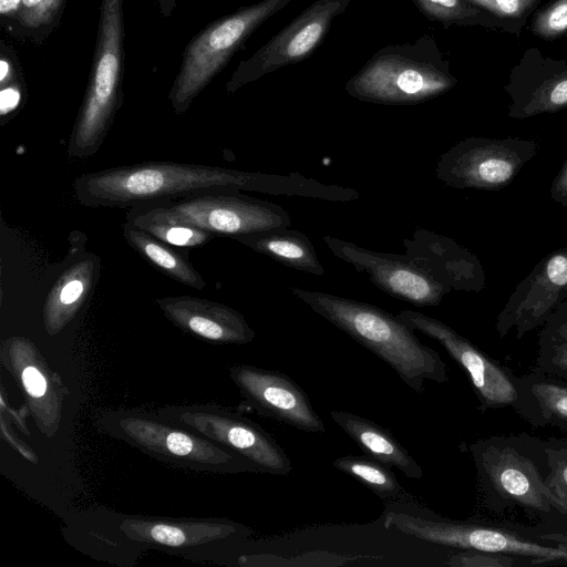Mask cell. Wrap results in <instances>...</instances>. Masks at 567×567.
Masks as SVG:
<instances>
[{"instance_id": "obj_22", "label": "cell", "mask_w": 567, "mask_h": 567, "mask_svg": "<svg viewBox=\"0 0 567 567\" xmlns=\"http://www.w3.org/2000/svg\"><path fill=\"white\" fill-rule=\"evenodd\" d=\"M121 529L134 540L168 547L195 546L250 532L234 522L184 523L144 519L125 520L122 523Z\"/></svg>"}, {"instance_id": "obj_28", "label": "cell", "mask_w": 567, "mask_h": 567, "mask_svg": "<svg viewBox=\"0 0 567 567\" xmlns=\"http://www.w3.org/2000/svg\"><path fill=\"white\" fill-rule=\"evenodd\" d=\"M567 106V72L554 75L527 96L518 100L511 111L509 116L527 118L543 113H554Z\"/></svg>"}, {"instance_id": "obj_1", "label": "cell", "mask_w": 567, "mask_h": 567, "mask_svg": "<svg viewBox=\"0 0 567 567\" xmlns=\"http://www.w3.org/2000/svg\"><path fill=\"white\" fill-rule=\"evenodd\" d=\"M307 189V178L299 173L279 175L174 162H144L85 173L73 183L79 204L93 208H133L213 192L302 197Z\"/></svg>"}, {"instance_id": "obj_18", "label": "cell", "mask_w": 567, "mask_h": 567, "mask_svg": "<svg viewBox=\"0 0 567 567\" xmlns=\"http://www.w3.org/2000/svg\"><path fill=\"white\" fill-rule=\"evenodd\" d=\"M155 303L175 326L202 339L244 344L255 338L244 316L224 303L193 296L157 298Z\"/></svg>"}, {"instance_id": "obj_4", "label": "cell", "mask_w": 567, "mask_h": 567, "mask_svg": "<svg viewBox=\"0 0 567 567\" xmlns=\"http://www.w3.org/2000/svg\"><path fill=\"white\" fill-rule=\"evenodd\" d=\"M383 525L440 546L534 558L544 565L567 564V539L558 535L533 537L514 529L437 515L415 499L386 503Z\"/></svg>"}, {"instance_id": "obj_5", "label": "cell", "mask_w": 567, "mask_h": 567, "mask_svg": "<svg viewBox=\"0 0 567 567\" xmlns=\"http://www.w3.org/2000/svg\"><path fill=\"white\" fill-rule=\"evenodd\" d=\"M124 1L101 0L89 82L68 144L70 157L95 155L123 104Z\"/></svg>"}, {"instance_id": "obj_41", "label": "cell", "mask_w": 567, "mask_h": 567, "mask_svg": "<svg viewBox=\"0 0 567 567\" xmlns=\"http://www.w3.org/2000/svg\"><path fill=\"white\" fill-rule=\"evenodd\" d=\"M163 18H169L177 7V0H152Z\"/></svg>"}, {"instance_id": "obj_37", "label": "cell", "mask_w": 567, "mask_h": 567, "mask_svg": "<svg viewBox=\"0 0 567 567\" xmlns=\"http://www.w3.org/2000/svg\"><path fill=\"white\" fill-rule=\"evenodd\" d=\"M21 378L27 392L31 396L40 398L44 395L47 391V380L37 368L27 367Z\"/></svg>"}, {"instance_id": "obj_19", "label": "cell", "mask_w": 567, "mask_h": 567, "mask_svg": "<svg viewBox=\"0 0 567 567\" xmlns=\"http://www.w3.org/2000/svg\"><path fill=\"white\" fill-rule=\"evenodd\" d=\"M99 267V259L87 254L59 275L47 295L43 308L49 333L61 330L87 300L96 282Z\"/></svg>"}, {"instance_id": "obj_15", "label": "cell", "mask_w": 567, "mask_h": 567, "mask_svg": "<svg viewBox=\"0 0 567 567\" xmlns=\"http://www.w3.org/2000/svg\"><path fill=\"white\" fill-rule=\"evenodd\" d=\"M567 299V247L548 252L516 286L496 318L501 339L512 330L517 339L544 326Z\"/></svg>"}, {"instance_id": "obj_9", "label": "cell", "mask_w": 567, "mask_h": 567, "mask_svg": "<svg viewBox=\"0 0 567 567\" xmlns=\"http://www.w3.org/2000/svg\"><path fill=\"white\" fill-rule=\"evenodd\" d=\"M538 144L522 137H466L437 159L435 175L456 189L498 190L509 185L535 157Z\"/></svg>"}, {"instance_id": "obj_35", "label": "cell", "mask_w": 567, "mask_h": 567, "mask_svg": "<svg viewBox=\"0 0 567 567\" xmlns=\"http://www.w3.org/2000/svg\"><path fill=\"white\" fill-rule=\"evenodd\" d=\"M567 341V299L548 317L539 333L538 346Z\"/></svg>"}, {"instance_id": "obj_30", "label": "cell", "mask_w": 567, "mask_h": 567, "mask_svg": "<svg viewBox=\"0 0 567 567\" xmlns=\"http://www.w3.org/2000/svg\"><path fill=\"white\" fill-rule=\"evenodd\" d=\"M452 567H519L544 565L537 559L482 550H460L450 556Z\"/></svg>"}, {"instance_id": "obj_10", "label": "cell", "mask_w": 567, "mask_h": 567, "mask_svg": "<svg viewBox=\"0 0 567 567\" xmlns=\"http://www.w3.org/2000/svg\"><path fill=\"white\" fill-rule=\"evenodd\" d=\"M161 417L225 446L256 465L259 472L288 475L291 461L280 444L251 420L217 406L169 408Z\"/></svg>"}, {"instance_id": "obj_13", "label": "cell", "mask_w": 567, "mask_h": 567, "mask_svg": "<svg viewBox=\"0 0 567 567\" xmlns=\"http://www.w3.org/2000/svg\"><path fill=\"white\" fill-rule=\"evenodd\" d=\"M323 241L334 257L367 274L374 286L393 298L415 307H435L451 292L406 254L374 251L329 235Z\"/></svg>"}, {"instance_id": "obj_40", "label": "cell", "mask_w": 567, "mask_h": 567, "mask_svg": "<svg viewBox=\"0 0 567 567\" xmlns=\"http://www.w3.org/2000/svg\"><path fill=\"white\" fill-rule=\"evenodd\" d=\"M547 483L567 515V484L556 481L551 478L549 475L547 477Z\"/></svg>"}, {"instance_id": "obj_20", "label": "cell", "mask_w": 567, "mask_h": 567, "mask_svg": "<svg viewBox=\"0 0 567 567\" xmlns=\"http://www.w3.org/2000/svg\"><path fill=\"white\" fill-rule=\"evenodd\" d=\"M518 399L514 410L535 427L567 431V380L540 371L516 377Z\"/></svg>"}, {"instance_id": "obj_23", "label": "cell", "mask_w": 567, "mask_h": 567, "mask_svg": "<svg viewBox=\"0 0 567 567\" xmlns=\"http://www.w3.org/2000/svg\"><path fill=\"white\" fill-rule=\"evenodd\" d=\"M233 239L295 270L315 276L324 274L310 238L299 230L277 227Z\"/></svg>"}, {"instance_id": "obj_7", "label": "cell", "mask_w": 567, "mask_h": 567, "mask_svg": "<svg viewBox=\"0 0 567 567\" xmlns=\"http://www.w3.org/2000/svg\"><path fill=\"white\" fill-rule=\"evenodd\" d=\"M291 0H262L239 8L203 28L185 47L168 93L175 114H184L235 52L268 18Z\"/></svg>"}, {"instance_id": "obj_17", "label": "cell", "mask_w": 567, "mask_h": 567, "mask_svg": "<svg viewBox=\"0 0 567 567\" xmlns=\"http://www.w3.org/2000/svg\"><path fill=\"white\" fill-rule=\"evenodd\" d=\"M403 246L408 256L450 291L480 292L485 287L477 256L452 238L416 228Z\"/></svg>"}, {"instance_id": "obj_25", "label": "cell", "mask_w": 567, "mask_h": 567, "mask_svg": "<svg viewBox=\"0 0 567 567\" xmlns=\"http://www.w3.org/2000/svg\"><path fill=\"white\" fill-rule=\"evenodd\" d=\"M332 465L359 481L386 503L415 499L399 483L390 467L368 455H347L336 458Z\"/></svg>"}, {"instance_id": "obj_3", "label": "cell", "mask_w": 567, "mask_h": 567, "mask_svg": "<svg viewBox=\"0 0 567 567\" xmlns=\"http://www.w3.org/2000/svg\"><path fill=\"white\" fill-rule=\"evenodd\" d=\"M480 489L495 508L566 515L551 492L543 440L527 435H493L470 445Z\"/></svg>"}, {"instance_id": "obj_12", "label": "cell", "mask_w": 567, "mask_h": 567, "mask_svg": "<svg viewBox=\"0 0 567 567\" xmlns=\"http://www.w3.org/2000/svg\"><path fill=\"white\" fill-rule=\"evenodd\" d=\"M350 0H317L250 58L241 61L226 91L234 93L285 65L310 55L321 43L332 20L341 14Z\"/></svg>"}, {"instance_id": "obj_24", "label": "cell", "mask_w": 567, "mask_h": 567, "mask_svg": "<svg viewBox=\"0 0 567 567\" xmlns=\"http://www.w3.org/2000/svg\"><path fill=\"white\" fill-rule=\"evenodd\" d=\"M123 236L140 256L161 272L184 286L197 290L206 288L205 279L190 264L187 255L176 250L172 245L155 238L128 220L123 224Z\"/></svg>"}, {"instance_id": "obj_14", "label": "cell", "mask_w": 567, "mask_h": 567, "mask_svg": "<svg viewBox=\"0 0 567 567\" xmlns=\"http://www.w3.org/2000/svg\"><path fill=\"white\" fill-rule=\"evenodd\" d=\"M454 79L433 65L386 54L367 64L347 84L350 95L373 103L409 105L433 99L454 85Z\"/></svg>"}, {"instance_id": "obj_2", "label": "cell", "mask_w": 567, "mask_h": 567, "mask_svg": "<svg viewBox=\"0 0 567 567\" xmlns=\"http://www.w3.org/2000/svg\"><path fill=\"white\" fill-rule=\"evenodd\" d=\"M289 291L353 340L388 363L414 392L424 391L425 380L447 381V365L423 344L414 330L398 316L373 305L328 292L289 287Z\"/></svg>"}, {"instance_id": "obj_34", "label": "cell", "mask_w": 567, "mask_h": 567, "mask_svg": "<svg viewBox=\"0 0 567 567\" xmlns=\"http://www.w3.org/2000/svg\"><path fill=\"white\" fill-rule=\"evenodd\" d=\"M549 476L567 484V439L543 440Z\"/></svg>"}, {"instance_id": "obj_31", "label": "cell", "mask_w": 567, "mask_h": 567, "mask_svg": "<svg viewBox=\"0 0 567 567\" xmlns=\"http://www.w3.org/2000/svg\"><path fill=\"white\" fill-rule=\"evenodd\" d=\"M533 31L540 38L551 40L567 33V0H556L537 13Z\"/></svg>"}, {"instance_id": "obj_21", "label": "cell", "mask_w": 567, "mask_h": 567, "mask_svg": "<svg viewBox=\"0 0 567 567\" xmlns=\"http://www.w3.org/2000/svg\"><path fill=\"white\" fill-rule=\"evenodd\" d=\"M329 414L365 455L395 467L408 478L423 477L422 467L386 429L351 412L332 410Z\"/></svg>"}, {"instance_id": "obj_36", "label": "cell", "mask_w": 567, "mask_h": 567, "mask_svg": "<svg viewBox=\"0 0 567 567\" xmlns=\"http://www.w3.org/2000/svg\"><path fill=\"white\" fill-rule=\"evenodd\" d=\"M496 16L515 18L524 13L536 0H467Z\"/></svg>"}, {"instance_id": "obj_33", "label": "cell", "mask_w": 567, "mask_h": 567, "mask_svg": "<svg viewBox=\"0 0 567 567\" xmlns=\"http://www.w3.org/2000/svg\"><path fill=\"white\" fill-rule=\"evenodd\" d=\"M421 9L429 16L442 21H453L471 18L477 10L463 0H415Z\"/></svg>"}, {"instance_id": "obj_32", "label": "cell", "mask_w": 567, "mask_h": 567, "mask_svg": "<svg viewBox=\"0 0 567 567\" xmlns=\"http://www.w3.org/2000/svg\"><path fill=\"white\" fill-rule=\"evenodd\" d=\"M536 370L567 380V341L538 346Z\"/></svg>"}, {"instance_id": "obj_29", "label": "cell", "mask_w": 567, "mask_h": 567, "mask_svg": "<svg viewBox=\"0 0 567 567\" xmlns=\"http://www.w3.org/2000/svg\"><path fill=\"white\" fill-rule=\"evenodd\" d=\"M137 226L174 247H202L215 237L205 230L183 224L143 223Z\"/></svg>"}, {"instance_id": "obj_38", "label": "cell", "mask_w": 567, "mask_h": 567, "mask_svg": "<svg viewBox=\"0 0 567 567\" xmlns=\"http://www.w3.org/2000/svg\"><path fill=\"white\" fill-rule=\"evenodd\" d=\"M550 197L556 203L567 207V158L553 181Z\"/></svg>"}, {"instance_id": "obj_39", "label": "cell", "mask_w": 567, "mask_h": 567, "mask_svg": "<svg viewBox=\"0 0 567 567\" xmlns=\"http://www.w3.org/2000/svg\"><path fill=\"white\" fill-rule=\"evenodd\" d=\"M20 6L21 0H0V25L7 32L13 24Z\"/></svg>"}, {"instance_id": "obj_8", "label": "cell", "mask_w": 567, "mask_h": 567, "mask_svg": "<svg viewBox=\"0 0 567 567\" xmlns=\"http://www.w3.org/2000/svg\"><path fill=\"white\" fill-rule=\"evenodd\" d=\"M161 416L113 413L104 416L103 426L156 458L195 470L218 473L259 472L240 454Z\"/></svg>"}, {"instance_id": "obj_26", "label": "cell", "mask_w": 567, "mask_h": 567, "mask_svg": "<svg viewBox=\"0 0 567 567\" xmlns=\"http://www.w3.org/2000/svg\"><path fill=\"white\" fill-rule=\"evenodd\" d=\"M66 0H21L8 33L23 42L43 43L58 28Z\"/></svg>"}, {"instance_id": "obj_27", "label": "cell", "mask_w": 567, "mask_h": 567, "mask_svg": "<svg viewBox=\"0 0 567 567\" xmlns=\"http://www.w3.org/2000/svg\"><path fill=\"white\" fill-rule=\"evenodd\" d=\"M27 82L16 50L0 40V115L4 124L23 105Z\"/></svg>"}, {"instance_id": "obj_16", "label": "cell", "mask_w": 567, "mask_h": 567, "mask_svg": "<svg viewBox=\"0 0 567 567\" xmlns=\"http://www.w3.org/2000/svg\"><path fill=\"white\" fill-rule=\"evenodd\" d=\"M229 373L245 403L257 413L301 431H326L306 392L287 374L246 364L233 367Z\"/></svg>"}, {"instance_id": "obj_11", "label": "cell", "mask_w": 567, "mask_h": 567, "mask_svg": "<svg viewBox=\"0 0 567 567\" xmlns=\"http://www.w3.org/2000/svg\"><path fill=\"white\" fill-rule=\"evenodd\" d=\"M414 331L436 340L466 372L482 411L514 408L516 375L443 321L414 310L398 315Z\"/></svg>"}, {"instance_id": "obj_6", "label": "cell", "mask_w": 567, "mask_h": 567, "mask_svg": "<svg viewBox=\"0 0 567 567\" xmlns=\"http://www.w3.org/2000/svg\"><path fill=\"white\" fill-rule=\"evenodd\" d=\"M126 220L136 225L183 224L229 238L291 224L290 215L281 206L239 192L204 193L136 206L127 212Z\"/></svg>"}]
</instances>
